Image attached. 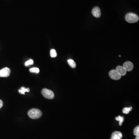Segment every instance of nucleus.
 Wrapping results in <instances>:
<instances>
[{
  "instance_id": "obj_7",
  "label": "nucleus",
  "mask_w": 139,
  "mask_h": 139,
  "mask_svg": "<svg viewBox=\"0 0 139 139\" xmlns=\"http://www.w3.org/2000/svg\"><path fill=\"white\" fill-rule=\"evenodd\" d=\"M123 67L126 71H130L132 70L133 69V64L131 61H126L123 64Z\"/></svg>"
},
{
  "instance_id": "obj_2",
  "label": "nucleus",
  "mask_w": 139,
  "mask_h": 139,
  "mask_svg": "<svg viewBox=\"0 0 139 139\" xmlns=\"http://www.w3.org/2000/svg\"><path fill=\"white\" fill-rule=\"evenodd\" d=\"M125 19L128 23H132L138 22L139 20V17L137 15L135 14L129 13L126 15Z\"/></svg>"
},
{
  "instance_id": "obj_19",
  "label": "nucleus",
  "mask_w": 139,
  "mask_h": 139,
  "mask_svg": "<svg viewBox=\"0 0 139 139\" xmlns=\"http://www.w3.org/2000/svg\"><path fill=\"white\" fill-rule=\"evenodd\" d=\"M135 139H139V136H136V137Z\"/></svg>"
},
{
  "instance_id": "obj_3",
  "label": "nucleus",
  "mask_w": 139,
  "mask_h": 139,
  "mask_svg": "<svg viewBox=\"0 0 139 139\" xmlns=\"http://www.w3.org/2000/svg\"><path fill=\"white\" fill-rule=\"evenodd\" d=\"M42 94L46 99H52L54 98V94L53 91L47 88H44L42 90Z\"/></svg>"
},
{
  "instance_id": "obj_4",
  "label": "nucleus",
  "mask_w": 139,
  "mask_h": 139,
  "mask_svg": "<svg viewBox=\"0 0 139 139\" xmlns=\"http://www.w3.org/2000/svg\"><path fill=\"white\" fill-rule=\"evenodd\" d=\"M109 75L111 78L114 80H119L121 78V76L119 74L116 70H113L110 71Z\"/></svg>"
},
{
  "instance_id": "obj_15",
  "label": "nucleus",
  "mask_w": 139,
  "mask_h": 139,
  "mask_svg": "<svg viewBox=\"0 0 139 139\" xmlns=\"http://www.w3.org/2000/svg\"><path fill=\"white\" fill-rule=\"evenodd\" d=\"M29 71L31 73H38L40 72V70L38 68H33L29 69Z\"/></svg>"
},
{
  "instance_id": "obj_16",
  "label": "nucleus",
  "mask_w": 139,
  "mask_h": 139,
  "mask_svg": "<svg viewBox=\"0 0 139 139\" xmlns=\"http://www.w3.org/2000/svg\"><path fill=\"white\" fill-rule=\"evenodd\" d=\"M134 134L136 136H139V126H136L134 130Z\"/></svg>"
},
{
  "instance_id": "obj_1",
  "label": "nucleus",
  "mask_w": 139,
  "mask_h": 139,
  "mask_svg": "<svg viewBox=\"0 0 139 139\" xmlns=\"http://www.w3.org/2000/svg\"><path fill=\"white\" fill-rule=\"evenodd\" d=\"M28 115L32 119H37L40 118L42 116V111L37 109H33L28 111Z\"/></svg>"
},
{
  "instance_id": "obj_17",
  "label": "nucleus",
  "mask_w": 139,
  "mask_h": 139,
  "mask_svg": "<svg viewBox=\"0 0 139 139\" xmlns=\"http://www.w3.org/2000/svg\"><path fill=\"white\" fill-rule=\"evenodd\" d=\"M33 63H34L33 60L32 59H30L27 61L25 63V65L26 66H29L30 65H33Z\"/></svg>"
},
{
  "instance_id": "obj_12",
  "label": "nucleus",
  "mask_w": 139,
  "mask_h": 139,
  "mask_svg": "<svg viewBox=\"0 0 139 139\" xmlns=\"http://www.w3.org/2000/svg\"><path fill=\"white\" fill-rule=\"evenodd\" d=\"M116 120L118 121L119 122V126H121L122 125V123L123 121H124V118L123 117L121 116H119L118 117H117L115 118Z\"/></svg>"
},
{
  "instance_id": "obj_8",
  "label": "nucleus",
  "mask_w": 139,
  "mask_h": 139,
  "mask_svg": "<svg viewBox=\"0 0 139 139\" xmlns=\"http://www.w3.org/2000/svg\"><path fill=\"white\" fill-rule=\"evenodd\" d=\"M116 70L118 71L119 74L122 76H124L126 74L127 71L123 66H118L116 68Z\"/></svg>"
},
{
  "instance_id": "obj_5",
  "label": "nucleus",
  "mask_w": 139,
  "mask_h": 139,
  "mask_svg": "<svg viewBox=\"0 0 139 139\" xmlns=\"http://www.w3.org/2000/svg\"><path fill=\"white\" fill-rule=\"evenodd\" d=\"M10 73V69L8 67H5L0 70V77H8Z\"/></svg>"
},
{
  "instance_id": "obj_10",
  "label": "nucleus",
  "mask_w": 139,
  "mask_h": 139,
  "mask_svg": "<svg viewBox=\"0 0 139 139\" xmlns=\"http://www.w3.org/2000/svg\"><path fill=\"white\" fill-rule=\"evenodd\" d=\"M30 89L29 88H26L25 87H22L19 90V93L21 94H25L26 92H29Z\"/></svg>"
},
{
  "instance_id": "obj_11",
  "label": "nucleus",
  "mask_w": 139,
  "mask_h": 139,
  "mask_svg": "<svg viewBox=\"0 0 139 139\" xmlns=\"http://www.w3.org/2000/svg\"><path fill=\"white\" fill-rule=\"evenodd\" d=\"M67 61H68L69 65L71 67V68H75L76 67V63L73 60L70 59L68 60Z\"/></svg>"
},
{
  "instance_id": "obj_13",
  "label": "nucleus",
  "mask_w": 139,
  "mask_h": 139,
  "mask_svg": "<svg viewBox=\"0 0 139 139\" xmlns=\"http://www.w3.org/2000/svg\"><path fill=\"white\" fill-rule=\"evenodd\" d=\"M132 109V107H125L122 110V112L123 113L125 114H128L129 113L130 111H131Z\"/></svg>"
},
{
  "instance_id": "obj_14",
  "label": "nucleus",
  "mask_w": 139,
  "mask_h": 139,
  "mask_svg": "<svg viewBox=\"0 0 139 139\" xmlns=\"http://www.w3.org/2000/svg\"><path fill=\"white\" fill-rule=\"evenodd\" d=\"M50 56L52 58H55L57 56V53L55 49H52L50 51Z\"/></svg>"
},
{
  "instance_id": "obj_6",
  "label": "nucleus",
  "mask_w": 139,
  "mask_h": 139,
  "mask_svg": "<svg viewBox=\"0 0 139 139\" xmlns=\"http://www.w3.org/2000/svg\"><path fill=\"white\" fill-rule=\"evenodd\" d=\"M92 13L93 16L96 18H99L101 16V11L100 9L98 7H95L93 9Z\"/></svg>"
},
{
  "instance_id": "obj_9",
  "label": "nucleus",
  "mask_w": 139,
  "mask_h": 139,
  "mask_svg": "<svg viewBox=\"0 0 139 139\" xmlns=\"http://www.w3.org/2000/svg\"><path fill=\"white\" fill-rule=\"evenodd\" d=\"M122 137V134L119 131L114 132L112 134L111 139H121Z\"/></svg>"
},
{
  "instance_id": "obj_18",
  "label": "nucleus",
  "mask_w": 139,
  "mask_h": 139,
  "mask_svg": "<svg viewBox=\"0 0 139 139\" xmlns=\"http://www.w3.org/2000/svg\"><path fill=\"white\" fill-rule=\"evenodd\" d=\"M3 105V103L1 100L0 99V109Z\"/></svg>"
}]
</instances>
